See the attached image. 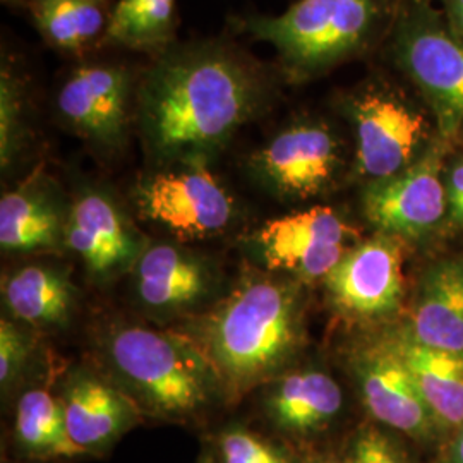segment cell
<instances>
[{
    "label": "cell",
    "mask_w": 463,
    "mask_h": 463,
    "mask_svg": "<svg viewBox=\"0 0 463 463\" xmlns=\"http://www.w3.org/2000/svg\"><path fill=\"white\" fill-rule=\"evenodd\" d=\"M271 99L265 69L220 42L166 49L136 88L149 148L165 158H194L225 143Z\"/></svg>",
    "instance_id": "cell-1"
},
{
    "label": "cell",
    "mask_w": 463,
    "mask_h": 463,
    "mask_svg": "<svg viewBox=\"0 0 463 463\" xmlns=\"http://www.w3.org/2000/svg\"><path fill=\"white\" fill-rule=\"evenodd\" d=\"M296 290L269 277H249L184 336L215 374L229 400L277 378L300 345Z\"/></svg>",
    "instance_id": "cell-2"
},
{
    "label": "cell",
    "mask_w": 463,
    "mask_h": 463,
    "mask_svg": "<svg viewBox=\"0 0 463 463\" xmlns=\"http://www.w3.org/2000/svg\"><path fill=\"white\" fill-rule=\"evenodd\" d=\"M105 357L122 390L155 417L184 420L220 393L215 374L181 335L117 326L105 340Z\"/></svg>",
    "instance_id": "cell-3"
},
{
    "label": "cell",
    "mask_w": 463,
    "mask_h": 463,
    "mask_svg": "<svg viewBox=\"0 0 463 463\" xmlns=\"http://www.w3.org/2000/svg\"><path fill=\"white\" fill-rule=\"evenodd\" d=\"M381 0H298L280 16H252L244 28L277 52L283 71L304 80L364 49Z\"/></svg>",
    "instance_id": "cell-4"
},
{
    "label": "cell",
    "mask_w": 463,
    "mask_h": 463,
    "mask_svg": "<svg viewBox=\"0 0 463 463\" xmlns=\"http://www.w3.org/2000/svg\"><path fill=\"white\" fill-rule=\"evenodd\" d=\"M141 215L183 239H203L225 231L233 218L227 189L204 165L203 156L156 172L137 187Z\"/></svg>",
    "instance_id": "cell-5"
},
{
    "label": "cell",
    "mask_w": 463,
    "mask_h": 463,
    "mask_svg": "<svg viewBox=\"0 0 463 463\" xmlns=\"http://www.w3.org/2000/svg\"><path fill=\"white\" fill-rule=\"evenodd\" d=\"M395 57L430 99L443 131H457L463 124L462 42L430 9L415 7L398 24Z\"/></svg>",
    "instance_id": "cell-6"
},
{
    "label": "cell",
    "mask_w": 463,
    "mask_h": 463,
    "mask_svg": "<svg viewBox=\"0 0 463 463\" xmlns=\"http://www.w3.org/2000/svg\"><path fill=\"white\" fill-rule=\"evenodd\" d=\"M355 231L326 206L268 220L254 235V244L269 269L300 280L326 279L342 261Z\"/></svg>",
    "instance_id": "cell-7"
},
{
    "label": "cell",
    "mask_w": 463,
    "mask_h": 463,
    "mask_svg": "<svg viewBox=\"0 0 463 463\" xmlns=\"http://www.w3.org/2000/svg\"><path fill=\"white\" fill-rule=\"evenodd\" d=\"M441 151L432 148L405 170L371 181L363 194L364 215L381 233L419 239L447 215Z\"/></svg>",
    "instance_id": "cell-8"
},
{
    "label": "cell",
    "mask_w": 463,
    "mask_h": 463,
    "mask_svg": "<svg viewBox=\"0 0 463 463\" xmlns=\"http://www.w3.org/2000/svg\"><path fill=\"white\" fill-rule=\"evenodd\" d=\"M250 165L261 183L280 196L313 198L333 181L340 165V146L326 126L298 122L258 149Z\"/></svg>",
    "instance_id": "cell-9"
},
{
    "label": "cell",
    "mask_w": 463,
    "mask_h": 463,
    "mask_svg": "<svg viewBox=\"0 0 463 463\" xmlns=\"http://www.w3.org/2000/svg\"><path fill=\"white\" fill-rule=\"evenodd\" d=\"M133 76L120 66L76 69L57 93V112L76 134L99 148H118L128 134Z\"/></svg>",
    "instance_id": "cell-10"
},
{
    "label": "cell",
    "mask_w": 463,
    "mask_h": 463,
    "mask_svg": "<svg viewBox=\"0 0 463 463\" xmlns=\"http://www.w3.org/2000/svg\"><path fill=\"white\" fill-rule=\"evenodd\" d=\"M402 242L380 233L348 249L325 279L331 304L350 317L393 313L403 292Z\"/></svg>",
    "instance_id": "cell-11"
},
{
    "label": "cell",
    "mask_w": 463,
    "mask_h": 463,
    "mask_svg": "<svg viewBox=\"0 0 463 463\" xmlns=\"http://www.w3.org/2000/svg\"><path fill=\"white\" fill-rule=\"evenodd\" d=\"M354 373L367 412L417 441L439 436L412 374L383 338L354 355Z\"/></svg>",
    "instance_id": "cell-12"
},
{
    "label": "cell",
    "mask_w": 463,
    "mask_h": 463,
    "mask_svg": "<svg viewBox=\"0 0 463 463\" xmlns=\"http://www.w3.org/2000/svg\"><path fill=\"white\" fill-rule=\"evenodd\" d=\"M352 117L357 136V166L371 181H381L412 165L426 120L405 101L378 90L355 97Z\"/></svg>",
    "instance_id": "cell-13"
},
{
    "label": "cell",
    "mask_w": 463,
    "mask_h": 463,
    "mask_svg": "<svg viewBox=\"0 0 463 463\" xmlns=\"http://www.w3.org/2000/svg\"><path fill=\"white\" fill-rule=\"evenodd\" d=\"M66 246L99 280L136 265L143 254L139 233L116 201L99 191H86L69 208Z\"/></svg>",
    "instance_id": "cell-14"
},
{
    "label": "cell",
    "mask_w": 463,
    "mask_h": 463,
    "mask_svg": "<svg viewBox=\"0 0 463 463\" xmlns=\"http://www.w3.org/2000/svg\"><path fill=\"white\" fill-rule=\"evenodd\" d=\"M61 402L67 432L84 455H97L114 447L143 414L122 388L91 371L71 374Z\"/></svg>",
    "instance_id": "cell-15"
},
{
    "label": "cell",
    "mask_w": 463,
    "mask_h": 463,
    "mask_svg": "<svg viewBox=\"0 0 463 463\" xmlns=\"http://www.w3.org/2000/svg\"><path fill=\"white\" fill-rule=\"evenodd\" d=\"M136 294L158 313H177L196 306L213 285V273L198 256L172 244L143 250L134 265Z\"/></svg>",
    "instance_id": "cell-16"
},
{
    "label": "cell",
    "mask_w": 463,
    "mask_h": 463,
    "mask_svg": "<svg viewBox=\"0 0 463 463\" xmlns=\"http://www.w3.org/2000/svg\"><path fill=\"white\" fill-rule=\"evenodd\" d=\"M69 210L47 179L33 175L0 201V246L5 252H40L66 246Z\"/></svg>",
    "instance_id": "cell-17"
},
{
    "label": "cell",
    "mask_w": 463,
    "mask_h": 463,
    "mask_svg": "<svg viewBox=\"0 0 463 463\" xmlns=\"http://www.w3.org/2000/svg\"><path fill=\"white\" fill-rule=\"evenodd\" d=\"M384 340L412 374L439 436L451 438L463 426V354L426 347L405 330Z\"/></svg>",
    "instance_id": "cell-18"
},
{
    "label": "cell",
    "mask_w": 463,
    "mask_h": 463,
    "mask_svg": "<svg viewBox=\"0 0 463 463\" xmlns=\"http://www.w3.org/2000/svg\"><path fill=\"white\" fill-rule=\"evenodd\" d=\"M344 405L336 381L323 371L306 369L277 376L266 390V417L280 432L296 438L325 430Z\"/></svg>",
    "instance_id": "cell-19"
},
{
    "label": "cell",
    "mask_w": 463,
    "mask_h": 463,
    "mask_svg": "<svg viewBox=\"0 0 463 463\" xmlns=\"http://www.w3.org/2000/svg\"><path fill=\"white\" fill-rule=\"evenodd\" d=\"M403 330L426 347L463 354L462 260H441L424 273Z\"/></svg>",
    "instance_id": "cell-20"
},
{
    "label": "cell",
    "mask_w": 463,
    "mask_h": 463,
    "mask_svg": "<svg viewBox=\"0 0 463 463\" xmlns=\"http://www.w3.org/2000/svg\"><path fill=\"white\" fill-rule=\"evenodd\" d=\"M4 300L13 317L30 326H61L74 309V287L52 266L19 268L4 283Z\"/></svg>",
    "instance_id": "cell-21"
},
{
    "label": "cell",
    "mask_w": 463,
    "mask_h": 463,
    "mask_svg": "<svg viewBox=\"0 0 463 463\" xmlns=\"http://www.w3.org/2000/svg\"><path fill=\"white\" fill-rule=\"evenodd\" d=\"M14 441L26 458L57 460L84 455L67 432L61 398L47 390H30L17 400Z\"/></svg>",
    "instance_id": "cell-22"
},
{
    "label": "cell",
    "mask_w": 463,
    "mask_h": 463,
    "mask_svg": "<svg viewBox=\"0 0 463 463\" xmlns=\"http://www.w3.org/2000/svg\"><path fill=\"white\" fill-rule=\"evenodd\" d=\"M32 14L50 45L67 52L88 49L109 24L99 0H32Z\"/></svg>",
    "instance_id": "cell-23"
},
{
    "label": "cell",
    "mask_w": 463,
    "mask_h": 463,
    "mask_svg": "<svg viewBox=\"0 0 463 463\" xmlns=\"http://www.w3.org/2000/svg\"><path fill=\"white\" fill-rule=\"evenodd\" d=\"M175 23V0H118L103 40L134 50L168 49Z\"/></svg>",
    "instance_id": "cell-24"
},
{
    "label": "cell",
    "mask_w": 463,
    "mask_h": 463,
    "mask_svg": "<svg viewBox=\"0 0 463 463\" xmlns=\"http://www.w3.org/2000/svg\"><path fill=\"white\" fill-rule=\"evenodd\" d=\"M24 83L13 71L2 67L0 74V160L2 168L13 165L26 137Z\"/></svg>",
    "instance_id": "cell-25"
},
{
    "label": "cell",
    "mask_w": 463,
    "mask_h": 463,
    "mask_svg": "<svg viewBox=\"0 0 463 463\" xmlns=\"http://www.w3.org/2000/svg\"><path fill=\"white\" fill-rule=\"evenodd\" d=\"M216 447L220 463H294L280 447L244 426L222 430Z\"/></svg>",
    "instance_id": "cell-26"
},
{
    "label": "cell",
    "mask_w": 463,
    "mask_h": 463,
    "mask_svg": "<svg viewBox=\"0 0 463 463\" xmlns=\"http://www.w3.org/2000/svg\"><path fill=\"white\" fill-rule=\"evenodd\" d=\"M32 338L14 321H0V384L4 390L16 383L32 355Z\"/></svg>",
    "instance_id": "cell-27"
},
{
    "label": "cell",
    "mask_w": 463,
    "mask_h": 463,
    "mask_svg": "<svg viewBox=\"0 0 463 463\" xmlns=\"http://www.w3.org/2000/svg\"><path fill=\"white\" fill-rule=\"evenodd\" d=\"M345 463H409L402 448L378 426H364L355 432Z\"/></svg>",
    "instance_id": "cell-28"
},
{
    "label": "cell",
    "mask_w": 463,
    "mask_h": 463,
    "mask_svg": "<svg viewBox=\"0 0 463 463\" xmlns=\"http://www.w3.org/2000/svg\"><path fill=\"white\" fill-rule=\"evenodd\" d=\"M448 218L451 225L463 229V158L449 168L447 181Z\"/></svg>",
    "instance_id": "cell-29"
},
{
    "label": "cell",
    "mask_w": 463,
    "mask_h": 463,
    "mask_svg": "<svg viewBox=\"0 0 463 463\" xmlns=\"http://www.w3.org/2000/svg\"><path fill=\"white\" fill-rule=\"evenodd\" d=\"M441 463H463V426L449 438Z\"/></svg>",
    "instance_id": "cell-30"
},
{
    "label": "cell",
    "mask_w": 463,
    "mask_h": 463,
    "mask_svg": "<svg viewBox=\"0 0 463 463\" xmlns=\"http://www.w3.org/2000/svg\"><path fill=\"white\" fill-rule=\"evenodd\" d=\"M445 2L457 32L463 34V0H445Z\"/></svg>",
    "instance_id": "cell-31"
},
{
    "label": "cell",
    "mask_w": 463,
    "mask_h": 463,
    "mask_svg": "<svg viewBox=\"0 0 463 463\" xmlns=\"http://www.w3.org/2000/svg\"><path fill=\"white\" fill-rule=\"evenodd\" d=\"M198 463H215V460H213V457H210V455H203V457L199 458Z\"/></svg>",
    "instance_id": "cell-32"
},
{
    "label": "cell",
    "mask_w": 463,
    "mask_h": 463,
    "mask_svg": "<svg viewBox=\"0 0 463 463\" xmlns=\"http://www.w3.org/2000/svg\"><path fill=\"white\" fill-rule=\"evenodd\" d=\"M317 463H345V460H344V462H335V460H325V462H317Z\"/></svg>",
    "instance_id": "cell-33"
}]
</instances>
